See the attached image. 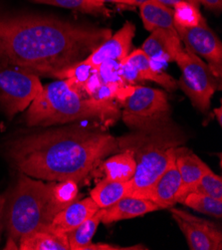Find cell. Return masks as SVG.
Here are the masks:
<instances>
[{"label": "cell", "mask_w": 222, "mask_h": 250, "mask_svg": "<svg viewBox=\"0 0 222 250\" xmlns=\"http://www.w3.org/2000/svg\"><path fill=\"white\" fill-rule=\"evenodd\" d=\"M112 35L111 29L92 24L0 10V62L59 79Z\"/></svg>", "instance_id": "obj_1"}, {"label": "cell", "mask_w": 222, "mask_h": 250, "mask_svg": "<svg viewBox=\"0 0 222 250\" xmlns=\"http://www.w3.org/2000/svg\"><path fill=\"white\" fill-rule=\"evenodd\" d=\"M117 152V138L76 125L17 138L6 145L5 153L11 165L29 177L78 184L102 160Z\"/></svg>", "instance_id": "obj_2"}, {"label": "cell", "mask_w": 222, "mask_h": 250, "mask_svg": "<svg viewBox=\"0 0 222 250\" xmlns=\"http://www.w3.org/2000/svg\"><path fill=\"white\" fill-rule=\"evenodd\" d=\"M185 141L183 131L172 120L161 126L133 131L119 138V151L131 149L137 164L127 196L140 198L175 158V148Z\"/></svg>", "instance_id": "obj_3"}, {"label": "cell", "mask_w": 222, "mask_h": 250, "mask_svg": "<svg viewBox=\"0 0 222 250\" xmlns=\"http://www.w3.org/2000/svg\"><path fill=\"white\" fill-rule=\"evenodd\" d=\"M118 113L114 104L97 102L73 90L63 79L43 87L26 112L29 127H48L84 119L105 120Z\"/></svg>", "instance_id": "obj_4"}, {"label": "cell", "mask_w": 222, "mask_h": 250, "mask_svg": "<svg viewBox=\"0 0 222 250\" xmlns=\"http://www.w3.org/2000/svg\"><path fill=\"white\" fill-rule=\"evenodd\" d=\"M52 187L53 182L44 184L20 172L5 218L8 243L14 249L23 236L47 229L62 210L54 201Z\"/></svg>", "instance_id": "obj_5"}, {"label": "cell", "mask_w": 222, "mask_h": 250, "mask_svg": "<svg viewBox=\"0 0 222 250\" xmlns=\"http://www.w3.org/2000/svg\"><path fill=\"white\" fill-rule=\"evenodd\" d=\"M116 100L121 108V118L132 131L161 126L171 121V109L166 94L142 86L122 87Z\"/></svg>", "instance_id": "obj_6"}, {"label": "cell", "mask_w": 222, "mask_h": 250, "mask_svg": "<svg viewBox=\"0 0 222 250\" xmlns=\"http://www.w3.org/2000/svg\"><path fill=\"white\" fill-rule=\"evenodd\" d=\"M175 61L182 71L178 86L186 94L196 109L202 112L207 111L220 80L214 76L206 63L187 48L181 50Z\"/></svg>", "instance_id": "obj_7"}, {"label": "cell", "mask_w": 222, "mask_h": 250, "mask_svg": "<svg viewBox=\"0 0 222 250\" xmlns=\"http://www.w3.org/2000/svg\"><path fill=\"white\" fill-rule=\"evenodd\" d=\"M42 89L37 75L0 62V108L8 118L25 111Z\"/></svg>", "instance_id": "obj_8"}, {"label": "cell", "mask_w": 222, "mask_h": 250, "mask_svg": "<svg viewBox=\"0 0 222 250\" xmlns=\"http://www.w3.org/2000/svg\"><path fill=\"white\" fill-rule=\"evenodd\" d=\"M169 210L191 250L222 249V232L216 224L174 207Z\"/></svg>", "instance_id": "obj_9"}, {"label": "cell", "mask_w": 222, "mask_h": 250, "mask_svg": "<svg viewBox=\"0 0 222 250\" xmlns=\"http://www.w3.org/2000/svg\"><path fill=\"white\" fill-rule=\"evenodd\" d=\"M177 32L185 48L208 62L214 76L220 80L222 73V44L219 38L208 27L204 20L200 25L190 28L176 26Z\"/></svg>", "instance_id": "obj_10"}, {"label": "cell", "mask_w": 222, "mask_h": 250, "mask_svg": "<svg viewBox=\"0 0 222 250\" xmlns=\"http://www.w3.org/2000/svg\"><path fill=\"white\" fill-rule=\"evenodd\" d=\"M121 75L126 85L153 81L169 92H174L178 88V82L168 74L160 71L141 49L135 50L121 61Z\"/></svg>", "instance_id": "obj_11"}, {"label": "cell", "mask_w": 222, "mask_h": 250, "mask_svg": "<svg viewBox=\"0 0 222 250\" xmlns=\"http://www.w3.org/2000/svg\"><path fill=\"white\" fill-rule=\"evenodd\" d=\"M135 34V25L132 22H126L119 31L97 47L85 61L95 68L109 60L124 61L130 54Z\"/></svg>", "instance_id": "obj_12"}, {"label": "cell", "mask_w": 222, "mask_h": 250, "mask_svg": "<svg viewBox=\"0 0 222 250\" xmlns=\"http://www.w3.org/2000/svg\"><path fill=\"white\" fill-rule=\"evenodd\" d=\"M181 186L182 178L174 158L161 176L140 198L153 202L160 208H170L178 204Z\"/></svg>", "instance_id": "obj_13"}, {"label": "cell", "mask_w": 222, "mask_h": 250, "mask_svg": "<svg viewBox=\"0 0 222 250\" xmlns=\"http://www.w3.org/2000/svg\"><path fill=\"white\" fill-rule=\"evenodd\" d=\"M175 162L182 178L178 195V203L182 204L209 167L183 145L175 148Z\"/></svg>", "instance_id": "obj_14"}, {"label": "cell", "mask_w": 222, "mask_h": 250, "mask_svg": "<svg viewBox=\"0 0 222 250\" xmlns=\"http://www.w3.org/2000/svg\"><path fill=\"white\" fill-rule=\"evenodd\" d=\"M100 208L93 201L92 197H87L82 201L72 203L63 210L59 211L45 229L52 230L57 233L68 234L77 229L86 219L94 215ZM44 230V229H43Z\"/></svg>", "instance_id": "obj_15"}, {"label": "cell", "mask_w": 222, "mask_h": 250, "mask_svg": "<svg viewBox=\"0 0 222 250\" xmlns=\"http://www.w3.org/2000/svg\"><path fill=\"white\" fill-rule=\"evenodd\" d=\"M141 49L157 67V65L174 62L182 46L180 36L170 35L163 30L157 29L152 31Z\"/></svg>", "instance_id": "obj_16"}, {"label": "cell", "mask_w": 222, "mask_h": 250, "mask_svg": "<svg viewBox=\"0 0 222 250\" xmlns=\"http://www.w3.org/2000/svg\"><path fill=\"white\" fill-rule=\"evenodd\" d=\"M159 209L160 208L156 204L147 199L125 196L105 208L101 222L110 224L120 220L141 216Z\"/></svg>", "instance_id": "obj_17"}, {"label": "cell", "mask_w": 222, "mask_h": 250, "mask_svg": "<svg viewBox=\"0 0 222 250\" xmlns=\"http://www.w3.org/2000/svg\"><path fill=\"white\" fill-rule=\"evenodd\" d=\"M140 9L143 26L146 30L152 32L160 29L170 35L179 36L175 26L172 8L163 6L155 0H151L141 4Z\"/></svg>", "instance_id": "obj_18"}, {"label": "cell", "mask_w": 222, "mask_h": 250, "mask_svg": "<svg viewBox=\"0 0 222 250\" xmlns=\"http://www.w3.org/2000/svg\"><path fill=\"white\" fill-rule=\"evenodd\" d=\"M136 160L131 149H121L118 155H115L103 163L102 168L105 171L106 178L111 181L128 183L136 172Z\"/></svg>", "instance_id": "obj_19"}, {"label": "cell", "mask_w": 222, "mask_h": 250, "mask_svg": "<svg viewBox=\"0 0 222 250\" xmlns=\"http://www.w3.org/2000/svg\"><path fill=\"white\" fill-rule=\"evenodd\" d=\"M18 249L21 250H69L67 234L57 233L52 230L44 229L26 236L19 240Z\"/></svg>", "instance_id": "obj_20"}, {"label": "cell", "mask_w": 222, "mask_h": 250, "mask_svg": "<svg viewBox=\"0 0 222 250\" xmlns=\"http://www.w3.org/2000/svg\"><path fill=\"white\" fill-rule=\"evenodd\" d=\"M130 182L121 183L107 178L102 180L91 191V197L100 208H106L128 195Z\"/></svg>", "instance_id": "obj_21"}, {"label": "cell", "mask_w": 222, "mask_h": 250, "mask_svg": "<svg viewBox=\"0 0 222 250\" xmlns=\"http://www.w3.org/2000/svg\"><path fill=\"white\" fill-rule=\"evenodd\" d=\"M105 208H100L94 215L86 219L80 226L67 234L69 246L72 250H85L92 243V239L102 221Z\"/></svg>", "instance_id": "obj_22"}, {"label": "cell", "mask_w": 222, "mask_h": 250, "mask_svg": "<svg viewBox=\"0 0 222 250\" xmlns=\"http://www.w3.org/2000/svg\"><path fill=\"white\" fill-rule=\"evenodd\" d=\"M182 204L196 211L216 218H221L222 216V201L209 195L190 192L184 197Z\"/></svg>", "instance_id": "obj_23"}, {"label": "cell", "mask_w": 222, "mask_h": 250, "mask_svg": "<svg viewBox=\"0 0 222 250\" xmlns=\"http://www.w3.org/2000/svg\"><path fill=\"white\" fill-rule=\"evenodd\" d=\"M33 3L53 5L71 10H77L89 14H108V9L103 4L93 0H30Z\"/></svg>", "instance_id": "obj_24"}, {"label": "cell", "mask_w": 222, "mask_h": 250, "mask_svg": "<svg viewBox=\"0 0 222 250\" xmlns=\"http://www.w3.org/2000/svg\"><path fill=\"white\" fill-rule=\"evenodd\" d=\"M175 26L182 28H190L200 25L204 21L199 7L189 1H181L174 8Z\"/></svg>", "instance_id": "obj_25"}, {"label": "cell", "mask_w": 222, "mask_h": 250, "mask_svg": "<svg viewBox=\"0 0 222 250\" xmlns=\"http://www.w3.org/2000/svg\"><path fill=\"white\" fill-rule=\"evenodd\" d=\"M52 193L55 203L63 210L78 197V184L72 180H67L60 183L53 182Z\"/></svg>", "instance_id": "obj_26"}, {"label": "cell", "mask_w": 222, "mask_h": 250, "mask_svg": "<svg viewBox=\"0 0 222 250\" xmlns=\"http://www.w3.org/2000/svg\"><path fill=\"white\" fill-rule=\"evenodd\" d=\"M191 192L202 193L209 195L219 201H222V181L208 167L202 174L201 180L197 182Z\"/></svg>", "instance_id": "obj_27"}, {"label": "cell", "mask_w": 222, "mask_h": 250, "mask_svg": "<svg viewBox=\"0 0 222 250\" xmlns=\"http://www.w3.org/2000/svg\"><path fill=\"white\" fill-rule=\"evenodd\" d=\"M139 249H147L141 245H136V246H130V247H121L117 245H110L105 243H91L89 244L85 250H139Z\"/></svg>", "instance_id": "obj_28"}, {"label": "cell", "mask_w": 222, "mask_h": 250, "mask_svg": "<svg viewBox=\"0 0 222 250\" xmlns=\"http://www.w3.org/2000/svg\"><path fill=\"white\" fill-rule=\"evenodd\" d=\"M200 3L215 13H219L222 9V0H200Z\"/></svg>", "instance_id": "obj_29"}, {"label": "cell", "mask_w": 222, "mask_h": 250, "mask_svg": "<svg viewBox=\"0 0 222 250\" xmlns=\"http://www.w3.org/2000/svg\"><path fill=\"white\" fill-rule=\"evenodd\" d=\"M93 1L105 5V2H114V3H120V4H126V5H135L133 0H93Z\"/></svg>", "instance_id": "obj_30"}, {"label": "cell", "mask_w": 222, "mask_h": 250, "mask_svg": "<svg viewBox=\"0 0 222 250\" xmlns=\"http://www.w3.org/2000/svg\"><path fill=\"white\" fill-rule=\"evenodd\" d=\"M155 1H157L158 3L163 5V6H166V7H169V8H174V6L181 2V1H187V0H155Z\"/></svg>", "instance_id": "obj_31"}, {"label": "cell", "mask_w": 222, "mask_h": 250, "mask_svg": "<svg viewBox=\"0 0 222 250\" xmlns=\"http://www.w3.org/2000/svg\"><path fill=\"white\" fill-rule=\"evenodd\" d=\"M5 205H6V198L3 195H0V230H1V218H2Z\"/></svg>", "instance_id": "obj_32"}, {"label": "cell", "mask_w": 222, "mask_h": 250, "mask_svg": "<svg viewBox=\"0 0 222 250\" xmlns=\"http://www.w3.org/2000/svg\"><path fill=\"white\" fill-rule=\"evenodd\" d=\"M134 1V4L135 5H138V6H141V4L147 2V1H151V0H133Z\"/></svg>", "instance_id": "obj_33"}, {"label": "cell", "mask_w": 222, "mask_h": 250, "mask_svg": "<svg viewBox=\"0 0 222 250\" xmlns=\"http://www.w3.org/2000/svg\"><path fill=\"white\" fill-rule=\"evenodd\" d=\"M214 112H215V115H217V117H218V122H219V124L221 125V108L216 109Z\"/></svg>", "instance_id": "obj_34"}, {"label": "cell", "mask_w": 222, "mask_h": 250, "mask_svg": "<svg viewBox=\"0 0 222 250\" xmlns=\"http://www.w3.org/2000/svg\"><path fill=\"white\" fill-rule=\"evenodd\" d=\"M187 1H189L190 3H192V4H194V5H199V3H200V0H187Z\"/></svg>", "instance_id": "obj_35"}]
</instances>
